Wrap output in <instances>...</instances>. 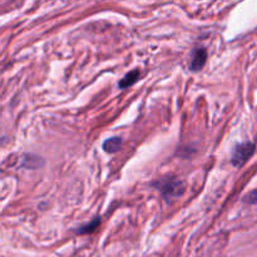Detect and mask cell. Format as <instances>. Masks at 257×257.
<instances>
[{
    "label": "cell",
    "mask_w": 257,
    "mask_h": 257,
    "mask_svg": "<svg viewBox=\"0 0 257 257\" xmlns=\"http://www.w3.org/2000/svg\"><path fill=\"white\" fill-rule=\"evenodd\" d=\"M25 158H27V160H24V166H27V167L29 168H38L43 165L42 158L37 157V156L29 155L25 156Z\"/></svg>",
    "instance_id": "cell-7"
},
{
    "label": "cell",
    "mask_w": 257,
    "mask_h": 257,
    "mask_svg": "<svg viewBox=\"0 0 257 257\" xmlns=\"http://www.w3.org/2000/svg\"><path fill=\"white\" fill-rule=\"evenodd\" d=\"M155 187L160 191L166 198L180 197L185 192V183L177 177L161 178L155 183Z\"/></svg>",
    "instance_id": "cell-1"
},
{
    "label": "cell",
    "mask_w": 257,
    "mask_h": 257,
    "mask_svg": "<svg viewBox=\"0 0 257 257\" xmlns=\"http://www.w3.org/2000/svg\"><path fill=\"white\" fill-rule=\"evenodd\" d=\"M255 152V145L251 142L240 143L235 147L231 157V162L235 167H242Z\"/></svg>",
    "instance_id": "cell-2"
},
{
    "label": "cell",
    "mask_w": 257,
    "mask_h": 257,
    "mask_svg": "<svg viewBox=\"0 0 257 257\" xmlns=\"http://www.w3.org/2000/svg\"><path fill=\"white\" fill-rule=\"evenodd\" d=\"M207 60V50L205 48H197L192 54V60H191V69L200 70L202 69L203 65Z\"/></svg>",
    "instance_id": "cell-3"
},
{
    "label": "cell",
    "mask_w": 257,
    "mask_h": 257,
    "mask_svg": "<svg viewBox=\"0 0 257 257\" xmlns=\"http://www.w3.org/2000/svg\"><path fill=\"white\" fill-rule=\"evenodd\" d=\"M122 147V140L119 137H112L103 143V150L108 153H115Z\"/></svg>",
    "instance_id": "cell-5"
},
{
    "label": "cell",
    "mask_w": 257,
    "mask_h": 257,
    "mask_svg": "<svg viewBox=\"0 0 257 257\" xmlns=\"http://www.w3.org/2000/svg\"><path fill=\"white\" fill-rule=\"evenodd\" d=\"M243 201H245L246 203H250V205H257V190L248 193Z\"/></svg>",
    "instance_id": "cell-8"
},
{
    "label": "cell",
    "mask_w": 257,
    "mask_h": 257,
    "mask_svg": "<svg viewBox=\"0 0 257 257\" xmlns=\"http://www.w3.org/2000/svg\"><path fill=\"white\" fill-rule=\"evenodd\" d=\"M99 225H100V217H95L94 220L90 221L89 223H87V225L78 228L77 233H79V235H88V233H92L97 230Z\"/></svg>",
    "instance_id": "cell-6"
},
{
    "label": "cell",
    "mask_w": 257,
    "mask_h": 257,
    "mask_svg": "<svg viewBox=\"0 0 257 257\" xmlns=\"http://www.w3.org/2000/svg\"><path fill=\"white\" fill-rule=\"evenodd\" d=\"M140 75H141V73L138 69H135V70H132V72H130L128 74H125L124 77H123L122 80H120L119 88L124 89V88H128V87H131V85H133L138 79H140Z\"/></svg>",
    "instance_id": "cell-4"
}]
</instances>
